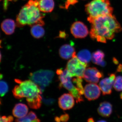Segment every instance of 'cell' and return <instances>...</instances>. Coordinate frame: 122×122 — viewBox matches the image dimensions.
Wrapping results in <instances>:
<instances>
[{
	"instance_id": "12",
	"label": "cell",
	"mask_w": 122,
	"mask_h": 122,
	"mask_svg": "<svg viewBox=\"0 0 122 122\" xmlns=\"http://www.w3.org/2000/svg\"><path fill=\"white\" fill-rule=\"evenodd\" d=\"M75 98L70 93H65L58 98V103L61 109L66 110L72 109L75 105Z\"/></svg>"
},
{
	"instance_id": "36",
	"label": "cell",
	"mask_w": 122,
	"mask_h": 122,
	"mask_svg": "<svg viewBox=\"0 0 122 122\" xmlns=\"http://www.w3.org/2000/svg\"><path fill=\"white\" fill-rule=\"evenodd\" d=\"M97 122H107V121H105V120H99Z\"/></svg>"
},
{
	"instance_id": "17",
	"label": "cell",
	"mask_w": 122,
	"mask_h": 122,
	"mask_svg": "<svg viewBox=\"0 0 122 122\" xmlns=\"http://www.w3.org/2000/svg\"><path fill=\"white\" fill-rule=\"evenodd\" d=\"M105 54L101 50H97L93 53L92 55V60L93 63L102 67H104L106 65L105 60Z\"/></svg>"
},
{
	"instance_id": "26",
	"label": "cell",
	"mask_w": 122,
	"mask_h": 122,
	"mask_svg": "<svg viewBox=\"0 0 122 122\" xmlns=\"http://www.w3.org/2000/svg\"><path fill=\"white\" fill-rule=\"evenodd\" d=\"M34 120H32L27 116H25L23 117L19 118L16 119L15 122H33Z\"/></svg>"
},
{
	"instance_id": "30",
	"label": "cell",
	"mask_w": 122,
	"mask_h": 122,
	"mask_svg": "<svg viewBox=\"0 0 122 122\" xmlns=\"http://www.w3.org/2000/svg\"><path fill=\"white\" fill-rule=\"evenodd\" d=\"M1 0H0V1ZM12 0H5L4 2V8L5 10L8 8V2L9 1H11Z\"/></svg>"
},
{
	"instance_id": "8",
	"label": "cell",
	"mask_w": 122,
	"mask_h": 122,
	"mask_svg": "<svg viewBox=\"0 0 122 122\" xmlns=\"http://www.w3.org/2000/svg\"><path fill=\"white\" fill-rule=\"evenodd\" d=\"M71 32L76 38H85L89 34L88 28L83 22L75 21L72 24L70 29Z\"/></svg>"
},
{
	"instance_id": "18",
	"label": "cell",
	"mask_w": 122,
	"mask_h": 122,
	"mask_svg": "<svg viewBox=\"0 0 122 122\" xmlns=\"http://www.w3.org/2000/svg\"><path fill=\"white\" fill-rule=\"evenodd\" d=\"M54 6V0H39L38 7L41 12L50 13L53 11Z\"/></svg>"
},
{
	"instance_id": "38",
	"label": "cell",
	"mask_w": 122,
	"mask_h": 122,
	"mask_svg": "<svg viewBox=\"0 0 122 122\" xmlns=\"http://www.w3.org/2000/svg\"><path fill=\"white\" fill-rule=\"evenodd\" d=\"M120 98L122 100V92L120 93Z\"/></svg>"
},
{
	"instance_id": "34",
	"label": "cell",
	"mask_w": 122,
	"mask_h": 122,
	"mask_svg": "<svg viewBox=\"0 0 122 122\" xmlns=\"http://www.w3.org/2000/svg\"><path fill=\"white\" fill-rule=\"evenodd\" d=\"M113 61L114 63L115 64H117L118 63V62L117 60L115 58H113Z\"/></svg>"
},
{
	"instance_id": "39",
	"label": "cell",
	"mask_w": 122,
	"mask_h": 122,
	"mask_svg": "<svg viewBox=\"0 0 122 122\" xmlns=\"http://www.w3.org/2000/svg\"><path fill=\"white\" fill-rule=\"evenodd\" d=\"M1 41L0 40V48H2V46H1Z\"/></svg>"
},
{
	"instance_id": "16",
	"label": "cell",
	"mask_w": 122,
	"mask_h": 122,
	"mask_svg": "<svg viewBox=\"0 0 122 122\" xmlns=\"http://www.w3.org/2000/svg\"><path fill=\"white\" fill-rule=\"evenodd\" d=\"M1 26L2 31L6 35H11L15 31L16 24L14 20L7 19L2 21Z\"/></svg>"
},
{
	"instance_id": "42",
	"label": "cell",
	"mask_w": 122,
	"mask_h": 122,
	"mask_svg": "<svg viewBox=\"0 0 122 122\" xmlns=\"http://www.w3.org/2000/svg\"></svg>"
},
{
	"instance_id": "3",
	"label": "cell",
	"mask_w": 122,
	"mask_h": 122,
	"mask_svg": "<svg viewBox=\"0 0 122 122\" xmlns=\"http://www.w3.org/2000/svg\"><path fill=\"white\" fill-rule=\"evenodd\" d=\"M14 81L20 86L29 107L31 109H39L42 104V91L39 86L30 79L23 81L15 79Z\"/></svg>"
},
{
	"instance_id": "2",
	"label": "cell",
	"mask_w": 122,
	"mask_h": 122,
	"mask_svg": "<svg viewBox=\"0 0 122 122\" xmlns=\"http://www.w3.org/2000/svg\"><path fill=\"white\" fill-rule=\"evenodd\" d=\"M39 0H30L22 7L16 17V25L19 27L28 25L31 26L34 24L44 26L43 20L45 15L41 13L38 8Z\"/></svg>"
},
{
	"instance_id": "5",
	"label": "cell",
	"mask_w": 122,
	"mask_h": 122,
	"mask_svg": "<svg viewBox=\"0 0 122 122\" xmlns=\"http://www.w3.org/2000/svg\"><path fill=\"white\" fill-rule=\"evenodd\" d=\"M85 7V11L89 15L87 18H89L112 15L113 12L109 0H92Z\"/></svg>"
},
{
	"instance_id": "24",
	"label": "cell",
	"mask_w": 122,
	"mask_h": 122,
	"mask_svg": "<svg viewBox=\"0 0 122 122\" xmlns=\"http://www.w3.org/2000/svg\"><path fill=\"white\" fill-rule=\"evenodd\" d=\"M78 2V0H66L64 8L66 9H68L70 5H74Z\"/></svg>"
},
{
	"instance_id": "37",
	"label": "cell",
	"mask_w": 122,
	"mask_h": 122,
	"mask_svg": "<svg viewBox=\"0 0 122 122\" xmlns=\"http://www.w3.org/2000/svg\"><path fill=\"white\" fill-rule=\"evenodd\" d=\"M1 58H2V55H1V53L0 51V62L1 61Z\"/></svg>"
},
{
	"instance_id": "27",
	"label": "cell",
	"mask_w": 122,
	"mask_h": 122,
	"mask_svg": "<svg viewBox=\"0 0 122 122\" xmlns=\"http://www.w3.org/2000/svg\"><path fill=\"white\" fill-rule=\"evenodd\" d=\"M61 122H67L69 119V116L68 114L65 113L59 117Z\"/></svg>"
},
{
	"instance_id": "11",
	"label": "cell",
	"mask_w": 122,
	"mask_h": 122,
	"mask_svg": "<svg viewBox=\"0 0 122 122\" xmlns=\"http://www.w3.org/2000/svg\"><path fill=\"white\" fill-rule=\"evenodd\" d=\"M115 76L114 74H111L109 75V77L103 79L100 81L99 87L102 92L103 95H108L111 94Z\"/></svg>"
},
{
	"instance_id": "29",
	"label": "cell",
	"mask_w": 122,
	"mask_h": 122,
	"mask_svg": "<svg viewBox=\"0 0 122 122\" xmlns=\"http://www.w3.org/2000/svg\"><path fill=\"white\" fill-rule=\"evenodd\" d=\"M67 36V35L65 31H60L58 37L60 38H66Z\"/></svg>"
},
{
	"instance_id": "14",
	"label": "cell",
	"mask_w": 122,
	"mask_h": 122,
	"mask_svg": "<svg viewBox=\"0 0 122 122\" xmlns=\"http://www.w3.org/2000/svg\"><path fill=\"white\" fill-rule=\"evenodd\" d=\"M98 113L102 117H108L113 112V107L110 103L105 102L100 103L97 109Z\"/></svg>"
},
{
	"instance_id": "9",
	"label": "cell",
	"mask_w": 122,
	"mask_h": 122,
	"mask_svg": "<svg viewBox=\"0 0 122 122\" xmlns=\"http://www.w3.org/2000/svg\"><path fill=\"white\" fill-rule=\"evenodd\" d=\"M103 77V73L95 67H90L86 69L83 75L85 81L90 83H98L99 79Z\"/></svg>"
},
{
	"instance_id": "6",
	"label": "cell",
	"mask_w": 122,
	"mask_h": 122,
	"mask_svg": "<svg viewBox=\"0 0 122 122\" xmlns=\"http://www.w3.org/2000/svg\"><path fill=\"white\" fill-rule=\"evenodd\" d=\"M54 76L52 71L47 70H40L30 73V80L39 86L42 91L52 82Z\"/></svg>"
},
{
	"instance_id": "23",
	"label": "cell",
	"mask_w": 122,
	"mask_h": 122,
	"mask_svg": "<svg viewBox=\"0 0 122 122\" xmlns=\"http://www.w3.org/2000/svg\"><path fill=\"white\" fill-rule=\"evenodd\" d=\"M113 87L114 89L116 91H122V76H118L116 78L114 83Z\"/></svg>"
},
{
	"instance_id": "7",
	"label": "cell",
	"mask_w": 122,
	"mask_h": 122,
	"mask_svg": "<svg viewBox=\"0 0 122 122\" xmlns=\"http://www.w3.org/2000/svg\"><path fill=\"white\" fill-rule=\"evenodd\" d=\"M87 64L80 61L76 55L69 60L66 69L73 77L83 78V75Z\"/></svg>"
},
{
	"instance_id": "25",
	"label": "cell",
	"mask_w": 122,
	"mask_h": 122,
	"mask_svg": "<svg viewBox=\"0 0 122 122\" xmlns=\"http://www.w3.org/2000/svg\"><path fill=\"white\" fill-rule=\"evenodd\" d=\"M14 118L11 116L7 117L6 116H3L0 117V122H13Z\"/></svg>"
},
{
	"instance_id": "4",
	"label": "cell",
	"mask_w": 122,
	"mask_h": 122,
	"mask_svg": "<svg viewBox=\"0 0 122 122\" xmlns=\"http://www.w3.org/2000/svg\"><path fill=\"white\" fill-rule=\"evenodd\" d=\"M56 73L58 76L59 89L63 87L67 90L74 97L77 103L83 102V95L77 86L76 77H73L66 69H58Z\"/></svg>"
},
{
	"instance_id": "33",
	"label": "cell",
	"mask_w": 122,
	"mask_h": 122,
	"mask_svg": "<svg viewBox=\"0 0 122 122\" xmlns=\"http://www.w3.org/2000/svg\"><path fill=\"white\" fill-rule=\"evenodd\" d=\"M55 120L56 122H61L60 118L58 117H56L55 118Z\"/></svg>"
},
{
	"instance_id": "28",
	"label": "cell",
	"mask_w": 122,
	"mask_h": 122,
	"mask_svg": "<svg viewBox=\"0 0 122 122\" xmlns=\"http://www.w3.org/2000/svg\"><path fill=\"white\" fill-rule=\"evenodd\" d=\"M27 116L31 120H34L36 119L37 118V116L35 113L33 111H30L28 114Z\"/></svg>"
},
{
	"instance_id": "22",
	"label": "cell",
	"mask_w": 122,
	"mask_h": 122,
	"mask_svg": "<svg viewBox=\"0 0 122 122\" xmlns=\"http://www.w3.org/2000/svg\"><path fill=\"white\" fill-rule=\"evenodd\" d=\"M12 93L15 98L20 99L24 97L23 93L20 86L16 85L12 90Z\"/></svg>"
},
{
	"instance_id": "13",
	"label": "cell",
	"mask_w": 122,
	"mask_h": 122,
	"mask_svg": "<svg viewBox=\"0 0 122 122\" xmlns=\"http://www.w3.org/2000/svg\"><path fill=\"white\" fill-rule=\"evenodd\" d=\"M59 56L62 59L68 60L76 55L75 49L69 44H65L60 47L59 51Z\"/></svg>"
},
{
	"instance_id": "40",
	"label": "cell",
	"mask_w": 122,
	"mask_h": 122,
	"mask_svg": "<svg viewBox=\"0 0 122 122\" xmlns=\"http://www.w3.org/2000/svg\"><path fill=\"white\" fill-rule=\"evenodd\" d=\"M1 103H2V102H1V99L0 98V105H1Z\"/></svg>"
},
{
	"instance_id": "10",
	"label": "cell",
	"mask_w": 122,
	"mask_h": 122,
	"mask_svg": "<svg viewBox=\"0 0 122 122\" xmlns=\"http://www.w3.org/2000/svg\"><path fill=\"white\" fill-rule=\"evenodd\" d=\"M100 87L95 83H90L85 86L84 88V94L89 101L97 99L100 97L101 91Z\"/></svg>"
},
{
	"instance_id": "32",
	"label": "cell",
	"mask_w": 122,
	"mask_h": 122,
	"mask_svg": "<svg viewBox=\"0 0 122 122\" xmlns=\"http://www.w3.org/2000/svg\"><path fill=\"white\" fill-rule=\"evenodd\" d=\"M87 122H95L93 118H90L87 119Z\"/></svg>"
},
{
	"instance_id": "35",
	"label": "cell",
	"mask_w": 122,
	"mask_h": 122,
	"mask_svg": "<svg viewBox=\"0 0 122 122\" xmlns=\"http://www.w3.org/2000/svg\"><path fill=\"white\" fill-rule=\"evenodd\" d=\"M4 77V75L1 73H0V80H1Z\"/></svg>"
},
{
	"instance_id": "19",
	"label": "cell",
	"mask_w": 122,
	"mask_h": 122,
	"mask_svg": "<svg viewBox=\"0 0 122 122\" xmlns=\"http://www.w3.org/2000/svg\"><path fill=\"white\" fill-rule=\"evenodd\" d=\"M42 26L39 24H34L30 26V34L34 38L40 39L44 36L45 32Z\"/></svg>"
},
{
	"instance_id": "15",
	"label": "cell",
	"mask_w": 122,
	"mask_h": 122,
	"mask_svg": "<svg viewBox=\"0 0 122 122\" xmlns=\"http://www.w3.org/2000/svg\"><path fill=\"white\" fill-rule=\"evenodd\" d=\"M29 109L25 104L18 103L15 105L12 111L13 115L15 117L19 118L26 116L28 114Z\"/></svg>"
},
{
	"instance_id": "41",
	"label": "cell",
	"mask_w": 122,
	"mask_h": 122,
	"mask_svg": "<svg viewBox=\"0 0 122 122\" xmlns=\"http://www.w3.org/2000/svg\"></svg>"
},
{
	"instance_id": "20",
	"label": "cell",
	"mask_w": 122,
	"mask_h": 122,
	"mask_svg": "<svg viewBox=\"0 0 122 122\" xmlns=\"http://www.w3.org/2000/svg\"><path fill=\"white\" fill-rule=\"evenodd\" d=\"M78 59L83 63L88 64L92 60V55L89 51L83 49L80 51L77 54Z\"/></svg>"
},
{
	"instance_id": "1",
	"label": "cell",
	"mask_w": 122,
	"mask_h": 122,
	"mask_svg": "<svg viewBox=\"0 0 122 122\" xmlns=\"http://www.w3.org/2000/svg\"><path fill=\"white\" fill-rule=\"evenodd\" d=\"M87 20L91 25L90 36L98 42L106 43L107 40L113 39L116 34L122 30L121 25L113 15L87 18Z\"/></svg>"
},
{
	"instance_id": "21",
	"label": "cell",
	"mask_w": 122,
	"mask_h": 122,
	"mask_svg": "<svg viewBox=\"0 0 122 122\" xmlns=\"http://www.w3.org/2000/svg\"><path fill=\"white\" fill-rule=\"evenodd\" d=\"M9 87L8 83L4 81H0V96L3 97L8 93Z\"/></svg>"
},
{
	"instance_id": "31",
	"label": "cell",
	"mask_w": 122,
	"mask_h": 122,
	"mask_svg": "<svg viewBox=\"0 0 122 122\" xmlns=\"http://www.w3.org/2000/svg\"><path fill=\"white\" fill-rule=\"evenodd\" d=\"M117 71L118 72H120L122 71V65L120 64L118 66L117 68Z\"/></svg>"
}]
</instances>
